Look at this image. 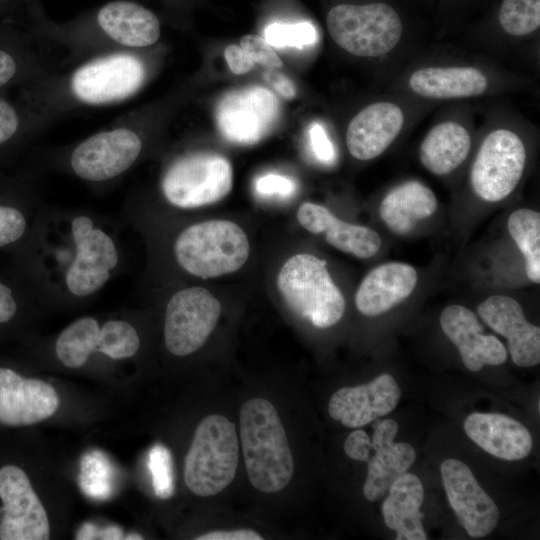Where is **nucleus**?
Here are the masks:
<instances>
[{
  "label": "nucleus",
  "instance_id": "43",
  "mask_svg": "<svg viewBox=\"0 0 540 540\" xmlns=\"http://www.w3.org/2000/svg\"><path fill=\"white\" fill-rule=\"evenodd\" d=\"M224 57L234 74H245L255 65L240 45L232 44L227 46L224 50Z\"/></svg>",
  "mask_w": 540,
  "mask_h": 540
},
{
  "label": "nucleus",
  "instance_id": "13",
  "mask_svg": "<svg viewBox=\"0 0 540 540\" xmlns=\"http://www.w3.org/2000/svg\"><path fill=\"white\" fill-rule=\"evenodd\" d=\"M278 115L277 98L261 86H248L226 93L215 111L220 133L227 140L243 145L255 144L264 138Z\"/></svg>",
  "mask_w": 540,
  "mask_h": 540
},
{
  "label": "nucleus",
  "instance_id": "34",
  "mask_svg": "<svg viewBox=\"0 0 540 540\" xmlns=\"http://www.w3.org/2000/svg\"><path fill=\"white\" fill-rule=\"evenodd\" d=\"M78 484L82 492L90 498H109L113 492L114 468L107 455L98 450L83 455Z\"/></svg>",
  "mask_w": 540,
  "mask_h": 540
},
{
  "label": "nucleus",
  "instance_id": "29",
  "mask_svg": "<svg viewBox=\"0 0 540 540\" xmlns=\"http://www.w3.org/2000/svg\"><path fill=\"white\" fill-rule=\"evenodd\" d=\"M471 149V136L467 129L454 121L434 126L419 148L422 165L437 176L448 175L467 158Z\"/></svg>",
  "mask_w": 540,
  "mask_h": 540
},
{
  "label": "nucleus",
  "instance_id": "33",
  "mask_svg": "<svg viewBox=\"0 0 540 540\" xmlns=\"http://www.w3.org/2000/svg\"><path fill=\"white\" fill-rule=\"evenodd\" d=\"M140 345V336L134 325L124 318H108L100 320L98 339L91 357L103 355L111 360L132 358Z\"/></svg>",
  "mask_w": 540,
  "mask_h": 540
},
{
  "label": "nucleus",
  "instance_id": "50",
  "mask_svg": "<svg viewBox=\"0 0 540 540\" xmlns=\"http://www.w3.org/2000/svg\"><path fill=\"white\" fill-rule=\"evenodd\" d=\"M7 0H0V7L6 3Z\"/></svg>",
  "mask_w": 540,
  "mask_h": 540
},
{
  "label": "nucleus",
  "instance_id": "47",
  "mask_svg": "<svg viewBox=\"0 0 540 540\" xmlns=\"http://www.w3.org/2000/svg\"><path fill=\"white\" fill-rule=\"evenodd\" d=\"M99 528L91 523H84L76 534L78 540L98 539Z\"/></svg>",
  "mask_w": 540,
  "mask_h": 540
},
{
  "label": "nucleus",
  "instance_id": "32",
  "mask_svg": "<svg viewBox=\"0 0 540 540\" xmlns=\"http://www.w3.org/2000/svg\"><path fill=\"white\" fill-rule=\"evenodd\" d=\"M507 229L523 255L528 279L540 283V214L521 208L513 211L507 221Z\"/></svg>",
  "mask_w": 540,
  "mask_h": 540
},
{
  "label": "nucleus",
  "instance_id": "24",
  "mask_svg": "<svg viewBox=\"0 0 540 540\" xmlns=\"http://www.w3.org/2000/svg\"><path fill=\"white\" fill-rule=\"evenodd\" d=\"M297 219L307 231L323 234L331 246L357 258L368 259L375 256L382 245L381 236L375 230L342 221L319 204H301Z\"/></svg>",
  "mask_w": 540,
  "mask_h": 540
},
{
  "label": "nucleus",
  "instance_id": "44",
  "mask_svg": "<svg viewBox=\"0 0 540 540\" xmlns=\"http://www.w3.org/2000/svg\"><path fill=\"white\" fill-rule=\"evenodd\" d=\"M19 310V303L13 289L0 281V324L11 321Z\"/></svg>",
  "mask_w": 540,
  "mask_h": 540
},
{
  "label": "nucleus",
  "instance_id": "15",
  "mask_svg": "<svg viewBox=\"0 0 540 540\" xmlns=\"http://www.w3.org/2000/svg\"><path fill=\"white\" fill-rule=\"evenodd\" d=\"M58 48L31 31L0 27V93L21 88L63 68Z\"/></svg>",
  "mask_w": 540,
  "mask_h": 540
},
{
  "label": "nucleus",
  "instance_id": "5",
  "mask_svg": "<svg viewBox=\"0 0 540 540\" xmlns=\"http://www.w3.org/2000/svg\"><path fill=\"white\" fill-rule=\"evenodd\" d=\"M240 439L252 486L264 493L285 488L292 478L294 462L283 424L268 400L253 398L243 404Z\"/></svg>",
  "mask_w": 540,
  "mask_h": 540
},
{
  "label": "nucleus",
  "instance_id": "31",
  "mask_svg": "<svg viewBox=\"0 0 540 540\" xmlns=\"http://www.w3.org/2000/svg\"><path fill=\"white\" fill-rule=\"evenodd\" d=\"M100 329V319L81 317L57 336L54 352L59 362L68 368H81L94 352Z\"/></svg>",
  "mask_w": 540,
  "mask_h": 540
},
{
  "label": "nucleus",
  "instance_id": "10",
  "mask_svg": "<svg viewBox=\"0 0 540 540\" xmlns=\"http://www.w3.org/2000/svg\"><path fill=\"white\" fill-rule=\"evenodd\" d=\"M332 39L348 53L359 57L387 54L401 39L402 22L388 4H340L327 14Z\"/></svg>",
  "mask_w": 540,
  "mask_h": 540
},
{
  "label": "nucleus",
  "instance_id": "3",
  "mask_svg": "<svg viewBox=\"0 0 540 540\" xmlns=\"http://www.w3.org/2000/svg\"><path fill=\"white\" fill-rule=\"evenodd\" d=\"M31 19L36 38L65 52L63 68L103 52L152 47L161 34L158 17L130 0H113L61 22L45 11Z\"/></svg>",
  "mask_w": 540,
  "mask_h": 540
},
{
  "label": "nucleus",
  "instance_id": "12",
  "mask_svg": "<svg viewBox=\"0 0 540 540\" xmlns=\"http://www.w3.org/2000/svg\"><path fill=\"white\" fill-rule=\"evenodd\" d=\"M220 302L205 288H182L169 298L164 315V344L175 356L199 350L214 330Z\"/></svg>",
  "mask_w": 540,
  "mask_h": 540
},
{
  "label": "nucleus",
  "instance_id": "18",
  "mask_svg": "<svg viewBox=\"0 0 540 540\" xmlns=\"http://www.w3.org/2000/svg\"><path fill=\"white\" fill-rule=\"evenodd\" d=\"M480 318L508 341L513 362L521 367L540 362V328L528 322L520 303L514 298L494 294L477 307Z\"/></svg>",
  "mask_w": 540,
  "mask_h": 540
},
{
  "label": "nucleus",
  "instance_id": "9",
  "mask_svg": "<svg viewBox=\"0 0 540 540\" xmlns=\"http://www.w3.org/2000/svg\"><path fill=\"white\" fill-rule=\"evenodd\" d=\"M232 181V167L224 156L192 151L168 163L161 175L160 190L170 205L194 209L226 197L232 189Z\"/></svg>",
  "mask_w": 540,
  "mask_h": 540
},
{
  "label": "nucleus",
  "instance_id": "28",
  "mask_svg": "<svg viewBox=\"0 0 540 540\" xmlns=\"http://www.w3.org/2000/svg\"><path fill=\"white\" fill-rule=\"evenodd\" d=\"M409 87L417 95L431 99L474 97L488 87L486 76L474 67H427L416 70Z\"/></svg>",
  "mask_w": 540,
  "mask_h": 540
},
{
  "label": "nucleus",
  "instance_id": "40",
  "mask_svg": "<svg viewBox=\"0 0 540 540\" xmlns=\"http://www.w3.org/2000/svg\"><path fill=\"white\" fill-rule=\"evenodd\" d=\"M255 190L263 196L286 197L293 194L295 184L286 176L270 173L256 180Z\"/></svg>",
  "mask_w": 540,
  "mask_h": 540
},
{
  "label": "nucleus",
  "instance_id": "22",
  "mask_svg": "<svg viewBox=\"0 0 540 540\" xmlns=\"http://www.w3.org/2000/svg\"><path fill=\"white\" fill-rule=\"evenodd\" d=\"M404 125L402 109L392 102H376L362 109L350 121L346 132L349 153L362 161L381 155Z\"/></svg>",
  "mask_w": 540,
  "mask_h": 540
},
{
  "label": "nucleus",
  "instance_id": "8",
  "mask_svg": "<svg viewBox=\"0 0 540 540\" xmlns=\"http://www.w3.org/2000/svg\"><path fill=\"white\" fill-rule=\"evenodd\" d=\"M239 459L236 427L225 416H206L196 428L185 458L184 480L198 496H213L234 479Z\"/></svg>",
  "mask_w": 540,
  "mask_h": 540
},
{
  "label": "nucleus",
  "instance_id": "36",
  "mask_svg": "<svg viewBox=\"0 0 540 540\" xmlns=\"http://www.w3.org/2000/svg\"><path fill=\"white\" fill-rule=\"evenodd\" d=\"M264 38L274 47L303 49L317 40L315 27L309 22L271 23L264 30Z\"/></svg>",
  "mask_w": 540,
  "mask_h": 540
},
{
  "label": "nucleus",
  "instance_id": "1",
  "mask_svg": "<svg viewBox=\"0 0 540 540\" xmlns=\"http://www.w3.org/2000/svg\"><path fill=\"white\" fill-rule=\"evenodd\" d=\"M34 233V289L48 302H84L122 269L116 229L83 209L42 208Z\"/></svg>",
  "mask_w": 540,
  "mask_h": 540
},
{
  "label": "nucleus",
  "instance_id": "42",
  "mask_svg": "<svg viewBox=\"0 0 540 540\" xmlns=\"http://www.w3.org/2000/svg\"><path fill=\"white\" fill-rule=\"evenodd\" d=\"M344 451L353 460L367 462L371 452V439L363 430L353 431L344 442Z\"/></svg>",
  "mask_w": 540,
  "mask_h": 540
},
{
  "label": "nucleus",
  "instance_id": "45",
  "mask_svg": "<svg viewBox=\"0 0 540 540\" xmlns=\"http://www.w3.org/2000/svg\"><path fill=\"white\" fill-rule=\"evenodd\" d=\"M265 80L285 99H293L296 89L292 81L277 69H266L264 71Z\"/></svg>",
  "mask_w": 540,
  "mask_h": 540
},
{
  "label": "nucleus",
  "instance_id": "41",
  "mask_svg": "<svg viewBox=\"0 0 540 540\" xmlns=\"http://www.w3.org/2000/svg\"><path fill=\"white\" fill-rule=\"evenodd\" d=\"M309 143L314 156L324 164H331L335 160V149L324 127L320 123H313L309 128Z\"/></svg>",
  "mask_w": 540,
  "mask_h": 540
},
{
  "label": "nucleus",
  "instance_id": "48",
  "mask_svg": "<svg viewBox=\"0 0 540 540\" xmlns=\"http://www.w3.org/2000/svg\"><path fill=\"white\" fill-rule=\"evenodd\" d=\"M98 539H104V540L124 539V533L122 529L117 526H108V527L99 529Z\"/></svg>",
  "mask_w": 540,
  "mask_h": 540
},
{
  "label": "nucleus",
  "instance_id": "27",
  "mask_svg": "<svg viewBox=\"0 0 540 540\" xmlns=\"http://www.w3.org/2000/svg\"><path fill=\"white\" fill-rule=\"evenodd\" d=\"M388 497L382 504L386 526L396 531L397 540H426L420 508L424 499V488L420 479L404 473L390 486Z\"/></svg>",
  "mask_w": 540,
  "mask_h": 540
},
{
  "label": "nucleus",
  "instance_id": "39",
  "mask_svg": "<svg viewBox=\"0 0 540 540\" xmlns=\"http://www.w3.org/2000/svg\"><path fill=\"white\" fill-rule=\"evenodd\" d=\"M240 46L254 63L266 69H279L283 66L280 57L262 36L245 35L240 40Z\"/></svg>",
  "mask_w": 540,
  "mask_h": 540
},
{
  "label": "nucleus",
  "instance_id": "26",
  "mask_svg": "<svg viewBox=\"0 0 540 540\" xmlns=\"http://www.w3.org/2000/svg\"><path fill=\"white\" fill-rule=\"evenodd\" d=\"M438 208L434 192L418 181H407L391 189L380 203V217L396 235L409 234L418 222L432 217Z\"/></svg>",
  "mask_w": 540,
  "mask_h": 540
},
{
  "label": "nucleus",
  "instance_id": "4",
  "mask_svg": "<svg viewBox=\"0 0 540 540\" xmlns=\"http://www.w3.org/2000/svg\"><path fill=\"white\" fill-rule=\"evenodd\" d=\"M151 125L150 113H125L106 128L55 150L48 163L91 186L116 182L143 157Z\"/></svg>",
  "mask_w": 540,
  "mask_h": 540
},
{
  "label": "nucleus",
  "instance_id": "14",
  "mask_svg": "<svg viewBox=\"0 0 540 540\" xmlns=\"http://www.w3.org/2000/svg\"><path fill=\"white\" fill-rule=\"evenodd\" d=\"M0 539L47 540V513L26 473L15 465L0 469Z\"/></svg>",
  "mask_w": 540,
  "mask_h": 540
},
{
  "label": "nucleus",
  "instance_id": "38",
  "mask_svg": "<svg viewBox=\"0 0 540 540\" xmlns=\"http://www.w3.org/2000/svg\"><path fill=\"white\" fill-rule=\"evenodd\" d=\"M29 227L28 216L20 207L0 203V248L20 241Z\"/></svg>",
  "mask_w": 540,
  "mask_h": 540
},
{
  "label": "nucleus",
  "instance_id": "25",
  "mask_svg": "<svg viewBox=\"0 0 540 540\" xmlns=\"http://www.w3.org/2000/svg\"><path fill=\"white\" fill-rule=\"evenodd\" d=\"M468 437L489 454L508 461L525 458L532 449L529 430L498 413H472L464 421Z\"/></svg>",
  "mask_w": 540,
  "mask_h": 540
},
{
  "label": "nucleus",
  "instance_id": "21",
  "mask_svg": "<svg viewBox=\"0 0 540 540\" xmlns=\"http://www.w3.org/2000/svg\"><path fill=\"white\" fill-rule=\"evenodd\" d=\"M373 429L371 450L375 454L366 462L368 470L363 494L367 500L376 502L385 496L397 478L408 472L416 452L408 443L394 442L399 430L395 420H376Z\"/></svg>",
  "mask_w": 540,
  "mask_h": 540
},
{
  "label": "nucleus",
  "instance_id": "49",
  "mask_svg": "<svg viewBox=\"0 0 540 540\" xmlns=\"http://www.w3.org/2000/svg\"><path fill=\"white\" fill-rule=\"evenodd\" d=\"M126 540H141L143 537L139 534H129L124 537Z\"/></svg>",
  "mask_w": 540,
  "mask_h": 540
},
{
  "label": "nucleus",
  "instance_id": "2",
  "mask_svg": "<svg viewBox=\"0 0 540 540\" xmlns=\"http://www.w3.org/2000/svg\"><path fill=\"white\" fill-rule=\"evenodd\" d=\"M150 48L99 53L18 90L16 98L54 123L85 109L133 98L155 69Z\"/></svg>",
  "mask_w": 540,
  "mask_h": 540
},
{
  "label": "nucleus",
  "instance_id": "46",
  "mask_svg": "<svg viewBox=\"0 0 540 540\" xmlns=\"http://www.w3.org/2000/svg\"><path fill=\"white\" fill-rule=\"evenodd\" d=\"M196 540H262L263 537L251 529H238L231 531H212L197 536Z\"/></svg>",
  "mask_w": 540,
  "mask_h": 540
},
{
  "label": "nucleus",
  "instance_id": "20",
  "mask_svg": "<svg viewBox=\"0 0 540 540\" xmlns=\"http://www.w3.org/2000/svg\"><path fill=\"white\" fill-rule=\"evenodd\" d=\"M401 391L393 376L381 374L367 384L343 387L329 401L331 418L349 428H358L395 409Z\"/></svg>",
  "mask_w": 540,
  "mask_h": 540
},
{
  "label": "nucleus",
  "instance_id": "19",
  "mask_svg": "<svg viewBox=\"0 0 540 540\" xmlns=\"http://www.w3.org/2000/svg\"><path fill=\"white\" fill-rule=\"evenodd\" d=\"M440 326L457 347L465 367L476 372L485 365L496 366L507 359V350L494 335L485 334L477 315L460 304H451L440 315Z\"/></svg>",
  "mask_w": 540,
  "mask_h": 540
},
{
  "label": "nucleus",
  "instance_id": "11",
  "mask_svg": "<svg viewBox=\"0 0 540 540\" xmlns=\"http://www.w3.org/2000/svg\"><path fill=\"white\" fill-rule=\"evenodd\" d=\"M526 147L509 129L490 132L476 154L470 170V184L478 198L496 203L517 187L526 166Z\"/></svg>",
  "mask_w": 540,
  "mask_h": 540
},
{
  "label": "nucleus",
  "instance_id": "23",
  "mask_svg": "<svg viewBox=\"0 0 540 540\" xmlns=\"http://www.w3.org/2000/svg\"><path fill=\"white\" fill-rule=\"evenodd\" d=\"M417 282L413 266L402 262L381 264L361 281L355 295L356 308L365 316L382 315L407 299Z\"/></svg>",
  "mask_w": 540,
  "mask_h": 540
},
{
  "label": "nucleus",
  "instance_id": "30",
  "mask_svg": "<svg viewBox=\"0 0 540 540\" xmlns=\"http://www.w3.org/2000/svg\"><path fill=\"white\" fill-rule=\"evenodd\" d=\"M52 124L17 98L11 99L8 92L0 93V153L28 144Z\"/></svg>",
  "mask_w": 540,
  "mask_h": 540
},
{
  "label": "nucleus",
  "instance_id": "6",
  "mask_svg": "<svg viewBox=\"0 0 540 540\" xmlns=\"http://www.w3.org/2000/svg\"><path fill=\"white\" fill-rule=\"evenodd\" d=\"M249 253L245 232L228 220L194 223L181 230L173 243L174 258L180 268L203 279L239 270Z\"/></svg>",
  "mask_w": 540,
  "mask_h": 540
},
{
  "label": "nucleus",
  "instance_id": "17",
  "mask_svg": "<svg viewBox=\"0 0 540 540\" xmlns=\"http://www.w3.org/2000/svg\"><path fill=\"white\" fill-rule=\"evenodd\" d=\"M59 406L52 385L0 367V423L27 426L51 417Z\"/></svg>",
  "mask_w": 540,
  "mask_h": 540
},
{
  "label": "nucleus",
  "instance_id": "35",
  "mask_svg": "<svg viewBox=\"0 0 540 540\" xmlns=\"http://www.w3.org/2000/svg\"><path fill=\"white\" fill-rule=\"evenodd\" d=\"M499 22L503 30L513 36L534 32L540 25V0H503Z\"/></svg>",
  "mask_w": 540,
  "mask_h": 540
},
{
  "label": "nucleus",
  "instance_id": "7",
  "mask_svg": "<svg viewBox=\"0 0 540 540\" xmlns=\"http://www.w3.org/2000/svg\"><path fill=\"white\" fill-rule=\"evenodd\" d=\"M277 286L287 306L317 328L337 324L345 313V298L327 262L312 254L290 257L279 271Z\"/></svg>",
  "mask_w": 540,
  "mask_h": 540
},
{
  "label": "nucleus",
  "instance_id": "16",
  "mask_svg": "<svg viewBox=\"0 0 540 540\" xmlns=\"http://www.w3.org/2000/svg\"><path fill=\"white\" fill-rule=\"evenodd\" d=\"M440 471L447 499L467 534L472 538L489 535L498 524L499 510L471 469L451 458L441 464Z\"/></svg>",
  "mask_w": 540,
  "mask_h": 540
},
{
  "label": "nucleus",
  "instance_id": "37",
  "mask_svg": "<svg viewBox=\"0 0 540 540\" xmlns=\"http://www.w3.org/2000/svg\"><path fill=\"white\" fill-rule=\"evenodd\" d=\"M148 469L157 497L170 498L174 494L173 461L169 449L161 444L154 445L148 453Z\"/></svg>",
  "mask_w": 540,
  "mask_h": 540
}]
</instances>
